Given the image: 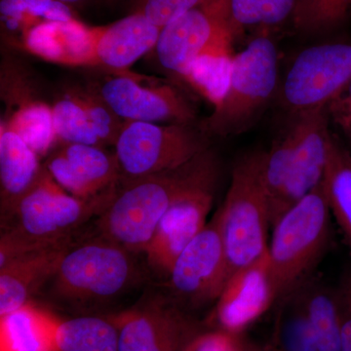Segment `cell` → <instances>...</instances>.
I'll return each instance as SVG.
<instances>
[{"label":"cell","instance_id":"6da1fadb","mask_svg":"<svg viewBox=\"0 0 351 351\" xmlns=\"http://www.w3.org/2000/svg\"><path fill=\"white\" fill-rule=\"evenodd\" d=\"M219 174L218 157L206 149L175 169L119 186L97 218V233L132 254H144L161 219L191 186Z\"/></svg>","mask_w":351,"mask_h":351},{"label":"cell","instance_id":"7a4b0ae2","mask_svg":"<svg viewBox=\"0 0 351 351\" xmlns=\"http://www.w3.org/2000/svg\"><path fill=\"white\" fill-rule=\"evenodd\" d=\"M112 197H75L61 188L45 168L38 184L1 223L0 267L24 252L75 239L78 230L94 217L98 218Z\"/></svg>","mask_w":351,"mask_h":351},{"label":"cell","instance_id":"3957f363","mask_svg":"<svg viewBox=\"0 0 351 351\" xmlns=\"http://www.w3.org/2000/svg\"><path fill=\"white\" fill-rule=\"evenodd\" d=\"M331 218L321 182L272 226L267 255L278 301L313 277L331 245Z\"/></svg>","mask_w":351,"mask_h":351},{"label":"cell","instance_id":"277c9868","mask_svg":"<svg viewBox=\"0 0 351 351\" xmlns=\"http://www.w3.org/2000/svg\"><path fill=\"white\" fill-rule=\"evenodd\" d=\"M265 152H249L234 164L232 182L217 211L230 277L269 251L270 205L265 188Z\"/></svg>","mask_w":351,"mask_h":351},{"label":"cell","instance_id":"5b68a950","mask_svg":"<svg viewBox=\"0 0 351 351\" xmlns=\"http://www.w3.org/2000/svg\"><path fill=\"white\" fill-rule=\"evenodd\" d=\"M134 254L97 233L73 241L64 252L47 284L56 301L73 306L107 302L137 279Z\"/></svg>","mask_w":351,"mask_h":351},{"label":"cell","instance_id":"8992f818","mask_svg":"<svg viewBox=\"0 0 351 351\" xmlns=\"http://www.w3.org/2000/svg\"><path fill=\"white\" fill-rule=\"evenodd\" d=\"M278 64V51L269 36L254 38L237 53L225 98L200 124L202 131L226 137L248 129L276 92Z\"/></svg>","mask_w":351,"mask_h":351},{"label":"cell","instance_id":"52a82bcc","mask_svg":"<svg viewBox=\"0 0 351 351\" xmlns=\"http://www.w3.org/2000/svg\"><path fill=\"white\" fill-rule=\"evenodd\" d=\"M207 136L193 123L124 121L114 145L119 186L184 165L209 149Z\"/></svg>","mask_w":351,"mask_h":351},{"label":"cell","instance_id":"ba28073f","mask_svg":"<svg viewBox=\"0 0 351 351\" xmlns=\"http://www.w3.org/2000/svg\"><path fill=\"white\" fill-rule=\"evenodd\" d=\"M351 82V41L317 44L302 50L281 84L284 108L299 113L328 108Z\"/></svg>","mask_w":351,"mask_h":351},{"label":"cell","instance_id":"9c48e42d","mask_svg":"<svg viewBox=\"0 0 351 351\" xmlns=\"http://www.w3.org/2000/svg\"><path fill=\"white\" fill-rule=\"evenodd\" d=\"M167 278L172 300L182 308L217 302L230 279L218 214L180 254Z\"/></svg>","mask_w":351,"mask_h":351},{"label":"cell","instance_id":"30bf717a","mask_svg":"<svg viewBox=\"0 0 351 351\" xmlns=\"http://www.w3.org/2000/svg\"><path fill=\"white\" fill-rule=\"evenodd\" d=\"M233 36L228 0H203L161 29L156 53L163 69L182 80L202 51Z\"/></svg>","mask_w":351,"mask_h":351},{"label":"cell","instance_id":"8fae6325","mask_svg":"<svg viewBox=\"0 0 351 351\" xmlns=\"http://www.w3.org/2000/svg\"><path fill=\"white\" fill-rule=\"evenodd\" d=\"M219 175L191 186L171 205L144 252L147 265L168 277L180 254L207 225Z\"/></svg>","mask_w":351,"mask_h":351},{"label":"cell","instance_id":"7c38bea8","mask_svg":"<svg viewBox=\"0 0 351 351\" xmlns=\"http://www.w3.org/2000/svg\"><path fill=\"white\" fill-rule=\"evenodd\" d=\"M112 316L119 328V351H182L199 332L181 306L162 297Z\"/></svg>","mask_w":351,"mask_h":351},{"label":"cell","instance_id":"4fadbf2b","mask_svg":"<svg viewBox=\"0 0 351 351\" xmlns=\"http://www.w3.org/2000/svg\"><path fill=\"white\" fill-rule=\"evenodd\" d=\"M328 108L294 114L295 145L290 174L282 193L270 209L271 228L291 207L317 188L326 170L331 132Z\"/></svg>","mask_w":351,"mask_h":351},{"label":"cell","instance_id":"5bb4252c","mask_svg":"<svg viewBox=\"0 0 351 351\" xmlns=\"http://www.w3.org/2000/svg\"><path fill=\"white\" fill-rule=\"evenodd\" d=\"M93 85L113 112L124 121H195V108L172 85L143 86L130 75L114 73Z\"/></svg>","mask_w":351,"mask_h":351},{"label":"cell","instance_id":"9a60e30c","mask_svg":"<svg viewBox=\"0 0 351 351\" xmlns=\"http://www.w3.org/2000/svg\"><path fill=\"white\" fill-rule=\"evenodd\" d=\"M45 168L61 188L80 199L110 197L119 188L117 157L105 147L63 144L48 157Z\"/></svg>","mask_w":351,"mask_h":351},{"label":"cell","instance_id":"2e32d148","mask_svg":"<svg viewBox=\"0 0 351 351\" xmlns=\"http://www.w3.org/2000/svg\"><path fill=\"white\" fill-rule=\"evenodd\" d=\"M276 302L278 294L267 253L230 277L215 306V329L241 335Z\"/></svg>","mask_w":351,"mask_h":351},{"label":"cell","instance_id":"e0dca14e","mask_svg":"<svg viewBox=\"0 0 351 351\" xmlns=\"http://www.w3.org/2000/svg\"><path fill=\"white\" fill-rule=\"evenodd\" d=\"M97 66L114 75L126 69L156 48L161 29L140 13H132L106 27H92Z\"/></svg>","mask_w":351,"mask_h":351},{"label":"cell","instance_id":"ac0fdd59","mask_svg":"<svg viewBox=\"0 0 351 351\" xmlns=\"http://www.w3.org/2000/svg\"><path fill=\"white\" fill-rule=\"evenodd\" d=\"M73 241L24 252L0 267V316L31 302L50 280L64 252Z\"/></svg>","mask_w":351,"mask_h":351},{"label":"cell","instance_id":"d6986e66","mask_svg":"<svg viewBox=\"0 0 351 351\" xmlns=\"http://www.w3.org/2000/svg\"><path fill=\"white\" fill-rule=\"evenodd\" d=\"M29 52L50 63L71 66H97L93 31L75 19L43 21L24 36Z\"/></svg>","mask_w":351,"mask_h":351},{"label":"cell","instance_id":"ffe728a7","mask_svg":"<svg viewBox=\"0 0 351 351\" xmlns=\"http://www.w3.org/2000/svg\"><path fill=\"white\" fill-rule=\"evenodd\" d=\"M45 167L39 156L5 123L0 125V210L1 223L39 181Z\"/></svg>","mask_w":351,"mask_h":351},{"label":"cell","instance_id":"44dd1931","mask_svg":"<svg viewBox=\"0 0 351 351\" xmlns=\"http://www.w3.org/2000/svg\"><path fill=\"white\" fill-rule=\"evenodd\" d=\"M55 319L32 302L0 316V351H55Z\"/></svg>","mask_w":351,"mask_h":351},{"label":"cell","instance_id":"7402d4cb","mask_svg":"<svg viewBox=\"0 0 351 351\" xmlns=\"http://www.w3.org/2000/svg\"><path fill=\"white\" fill-rule=\"evenodd\" d=\"M232 38L209 46L191 62L182 76L214 108L225 98L230 84L234 53Z\"/></svg>","mask_w":351,"mask_h":351},{"label":"cell","instance_id":"603a6c76","mask_svg":"<svg viewBox=\"0 0 351 351\" xmlns=\"http://www.w3.org/2000/svg\"><path fill=\"white\" fill-rule=\"evenodd\" d=\"M55 351H119L112 316L82 315L55 319Z\"/></svg>","mask_w":351,"mask_h":351},{"label":"cell","instance_id":"cb8c5ba5","mask_svg":"<svg viewBox=\"0 0 351 351\" xmlns=\"http://www.w3.org/2000/svg\"><path fill=\"white\" fill-rule=\"evenodd\" d=\"M318 351H341V317L336 288L315 277L299 288Z\"/></svg>","mask_w":351,"mask_h":351},{"label":"cell","instance_id":"d4e9b609","mask_svg":"<svg viewBox=\"0 0 351 351\" xmlns=\"http://www.w3.org/2000/svg\"><path fill=\"white\" fill-rule=\"evenodd\" d=\"M322 182L332 216L351 252V152L332 134Z\"/></svg>","mask_w":351,"mask_h":351},{"label":"cell","instance_id":"484cf974","mask_svg":"<svg viewBox=\"0 0 351 351\" xmlns=\"http://www.w3.org/2000/svg\"><path fill=\"white\" fill-rule=\"evenodd\" d=\"M1 92L10 93V98H15V100L23 101L19 103L17 110L1 122L18 134L38 156L47 154L53 143L57 140L53 124L52 107L29 95H20L12 88L2 89Z\"/></svg>","mask_w":351,"mask_h":351},{"label":"cell","instance_id":"4316f807","mask_svg":"<svg viewBox=\"0 0 351 351\" xmlns=\"http://www.w3.org/2000/svg\"><path fill=\"white\" fill-rule=\"evenodd\" d=\"M274 343L277 351H318L315 336L299 289L279 300Z\"/></svg>","mask_w":351,"mask_h":351},{"label":"cell","instance_id":"83f0119b","mask_svg":"<svg viewBox=\"0 0 351 351\" xmlns=\"http://www.w3.org/2000/svg\"><path fill=\"white\" fill-rule=\"evenodd\" d=\"M297 0H228L230 25L237 38L247 27H276L292 20Z\"/></svg>","mask_w":351,"mask_h":351},{"label":"cell","instance_id":"f1b7e54d","mask_svg":"<svg viewBox=\"0 0 351 351\" xmlns=\"http://www.w3.org/2000/svg\"><path fill=\"white\" fill-rule=\"evenodd\" d=\"M52 115L55 134L62 144L105 147L82 104L69 92L53 105Z\"/></svg>","mask_w":351,"mask_h":351},{"label":"cell","instance_id":"f546056e","mask_svg":"<svg viewBox=\"0 0 351 351\" xmlns=\"http://www.w3.org/2000/svg\"><path fill=\"white\" fill-rule=\"evenodd\" d=\"M351 0H297L292 22L306 34L334 31L348 19Z\"/></svg>","mask_w":351,"mask_h":351},{"label":"cell","instance_id":"4dcf8cb0","mask_svg":"<svg viewBox=\"0 0 351 351\" xmlns=\"http://www.w3.org/2000/svg\"><path fill=\"white\" fill-rule=\"evenodd\" d=\"M66 91L82 104L95 131L105 147L114 145L123 127L124 120L113 112L94 85L89 84L86 88H69Z\"/></svg>","mask_w":351,"mask_h":351},{"label":"cell","instance_id":"1f68e13d","mask_svg":"<svg viewBox=\"0 0 351 351\" xmlns=\"http://www.w3.org/2000/svg\"><path fill=\"white\" fill-rule=\"evenodd\" d=\"M203 0H134L133 12L140 13L162 27L198 5Z\"/></svg>","mask_w":351,"mask_h":351},{"label":"cell","instance_id":"d6a6232c","mask_svg":"<svg viewBox=\"0 0 351 351\" xmlns=\"http://www.w3.org/2000/svg\"><path fill=\"white\" fill-rule=\"evenodd\" d=\"M244 343L241 335L214 329L197 332L182 351H243Z\"/></svg>","mask_w":351,"mask_h":351},{"label":"cell","instance_id":"836d02e7","mask_svg":"<svg viewBox=\"0 0 351 351\" xmlns=\"http://www.w3.org/2000/svg\"><path fill=\"white\" fill-rule=\"evenodd\" d=\"M335 288L341 317V351H351V265L343 270Z\"/></svg>","mask_w":351,"mask_h":351},{"label":"cell","instance_id":"e575fe53","mask_svg":"<svg viewBox=\"0 0 351 351\" xmlns=\"http://www.w3.org/2000/svg\"><path fill=\"white\" fill-rule=\"evenodd\" d=\"M29 12L50 22H69L75 19L69 6L59 0H25Z\"/></svg>","mask_w":351,"mask_h":351},{"label":"cell","instance_id":"d590c367","mask_svg":"<svg viewBox=\"0 0 351 351\" xmlns=\"http://www.w3.org/2000/svg\"><path fill=\"white\" fill-rule=\"evenodd\" d=\"M328 113L331 114L351 145V82L345 91L328 106Z\"/></svg>","mask_w":351,"mask_h":351},{"label":"cell","instance_id":"8d00e7d4","mask_svg":"<svg viewBox=\"0 0 351 351\" xmlns=\"http://www.w3.org/2000/svg\"><path fill=\"white\" fill-rule=\"evenodd\" d=\"M59 1L63 2L69 6H80L87 2L88 0H59Z\"/></svg>","mask_w":351,"mask_h":351},{"label":"cell","instance_id":"74e56055","mask_svg":"<svg viewBox=\"0 0 351 351\" xmlns=\"http://www.w3.org/2000/svg\"><path fill=\"white\" fill-rule=\"evenodd\" d=\"M243 351H270L269 348H258L257 346L247 343L245 341Z\"/></svg>","mask_w":351,"mask_h":351},{"label":"cell","instance_id":"f35d334b","mask_svg":"<svg viewBox=\"0 0 351 351\" xmlns=\"http://www.w3.org/2000/svg\"><path fill=\"white\" fill-rule=\"evenodd\" d=\"M269 348V350H270V351H277V350H276V348H272V346H270Z\"/></svg>","mask_w":351,"mask_h":351},{"label":"cell","instance_id":"ab89813d","mask_svg":"<svg viewBox=\"0 0 351 351\" xmlns=\"http://www.w3.org/2000/svg\"><path fill=\"white\" fill-rule=\"evenodd\" d=\"M108 1L113 2V1H114V0H108Z\"/></svg>","mask_w":351,"mask_h":351}]
</instances>
